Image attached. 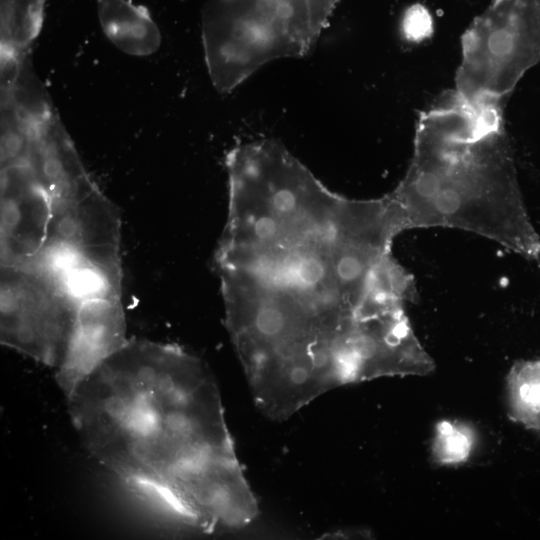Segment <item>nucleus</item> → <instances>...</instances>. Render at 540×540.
I'll return each instance as SVG.
<instances>
[{
	"label": "nucleus",
	"mask_w": 540,
	"mask_h": 540,
	"mask_svg": "<svg viewBox=\"0 0 540 540\" xmlns=\"http://www.w3.org/2000/svg\"><path fill=\"white\" fill-rule=\"evenodd\" d=\"M226 167L215 254L226 328L256 407L284 421L385 363L416 294L391 255L404 220L389 194L338 195L271 139L237 144Z\"/></svg>",
	"instance_id": "1"
},
{
	"label": "nucleus",
	"mask_w": 540,
	"mask_h": 540,
	"mask_svg": "<svg viewBox=\"0 0 540 540\" xmlns=\"http://www.w3.org/2000/svg\"><path fill=\"white\" fill-rule=\"evenodd\" d=\"M66 398L87 451L186 523L213 533L258 515L217 383L198 357L128 340Z\"/></svg>",
	"instance_id": "2"
},
{
	"label": "nucleus",
	"mask_w": 540,
	"mask_h": 540,
	"mask_svg": "<svg viewBox=\"0 0 540 540\" xmlns=\"http://www.w3.org/2000/svg\"><path fill=\"white\" fill-rule=\"evenodd\" d=\"M503 124V107L472 105L454 91L419 116L411 163L390 193L406 229L467 230L540 257Z\"/></svg>",
	"instance_id": "3"
},
{
	"label": "nucleus",
	"mask_w": 540,
	"mask_h": 540,
	"mask_svg": "<svg viewBox=\"0 0 540 540\" xmlns=\"http://www.w3.org/2000/svg\"><path fill=\"white\" fill-rule=\"evenodd\" d=\"M540 61V0H494L465 30L454 92L473 105L503 107Z\"/></svg>",
	"instance_id": "4"
},
{
	"label": "nucleus",
	"mask_w": 540,
	"mask_h": 540,
	"mask_svg": "<svg viewBox=\"0 0 540 540\" xmlns=\"http://www.w3.org/2000/svg\"><path fill=\"white\" fill-rule=\"evenodd\" d=\"M202 40L211 81L220 93H230L272 60L303 56L275 0H207Z\"/></svg>",
	"instance_id": "5"
},
{
	"label": "nucleus",
	"mask_w": 540,
	"mask_h": 540,
	"mask_svg": "<svg viewBox=\"0 0 540 540\" xmlns=\"http://www.w3.org/2000/svg\"><path fill=\"white\" fill-rule=\"evenodd\" d=\"M80 302L37 261L1 264V343L57 368L68 348Z\"/></svg>",
	"instance_id": "6"
},
{
	"label": "nucleus",
	"mask_w": 540,
	"mask_h": 540,
	"mask_svg": "<svg viewBox=\"0 0 540 540\" xmlns=\"http://www.w3.org/2000/svg\"><path fill=\"white\" fill-rule=\"evenodd\" d=\"M51 197L29 153L1 164V264L35 259L49 236Z\"/></svg>",
	"instance_id": "7"
},
{
	"label": "nucleus",
	"mask_w": 540,
	"mask_h": 540,
	"mask_svg": "<svg viewBox=\"0 0 540 540\" xmlns=\"http://www.w3.org/2000/svg\"><path fill=\"white\" fill-rule=\"evenodd\" d=\"M127 341L121 297L80 302L68 348L55 373L64 395L68 397Z\"/></svg>",
	"instance_id": "8"
},
{
	"label": "nucleus",
	"mask_w": 540,
	"mask_h": 540,
	"mask_svg": "<svg viewBox=\"0 0 540 540\" xmlns=\"http://www.w3.org/2000/svg\"><path fill=\"white\" fill-rule=\"evenodd\" d=\"M99 22L107 38L133 56L156 52L161 34L149 11L130 0H96Z\"/></svg>",
	"instance_id": "9"
},
{
	"label": "nucleus",
	"mask_w": 540,
	"mask_h": 540,
	"mask_svg": "<svg viewBox=\"0 0 540 540\" xmlns=\"http://www.w3.org/2000/svg\"><path fill=\"white\" fill-rule=\"evenodd\" d=\"M507 387L511 416L540 430V359L514 365L508 375Z\"/></svg>",
	"instance_id": "10"
},
{
	"label": "nucleus",
	"mask_w": 540,
	"mask_h": 540,
	"mask_svg": "<svg viewBox=\"0 0 540 540\" xmlns=\"http://www.w3.org/2000/svg\"><path fill=\"white\" fill-rule=\"evenodd\" d=\"M290 14L300 36L313 48L341 0H277Z\"/></svg>",
	"instance_id": "11"
},
{
	"label": "nucleus",
	"mask_w": 540,
	"mask_h": 540,
	"mask_svg": "<svg viewBox=\"0 0 540 540\" xmlns=\"http://www.w3.org/2000/svg\"><path fill=\"white\" fill-rule=\"evenodd\" d=\"M473 444L468 426L446 420L437 424L432 452L440 464H458L469 458Z\"/></svg>",
	"instance_id": "12"
},
{
	"label": "nucleus",
	"mask_w": 540,
	"mask_h": 540,
	"mask_svg": "<svg viewBox=\"0 0 540 540\" xmlns=\"http://www.w3.org/2000/svg\"><path fill=\"white\" fill-rule=\"evenodd\" d=\"M431 16L422 6L411 7L404 15L402 30L405 37L411 41H419L428 36L431 30Z\"/></svg>",
	"instance_id": "13"
}]
</instances>
